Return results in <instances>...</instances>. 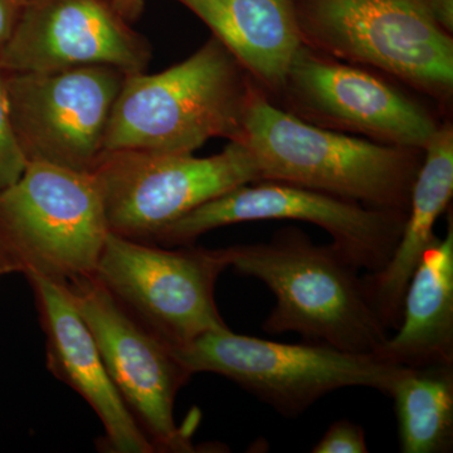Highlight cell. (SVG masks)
<instances>
[{"mask_svg":"<svg viewBox=\"0 0 453 453\" xmlns=\"http://www.w3.org/2000/svg\"><path fill=\"white\" fill-rule=\"evenodd\" d=\"M174 351L193 375H222L288 418L299 417L339 389L362 387L388 395L404 368L374 354L349 353L305 342H271L234 334L228 326L205 333Z\"/></svg>","mask_w":453,"mask_h":453,"instance_id":"5","label":"cell"},{"mask_svg":"<svg viewBox=\"0 0 453 453\" xmlns=\"http://www.w3.org/2000/svg\"><path fill=\"white\" fill-rule=\"evenodd\" d=\"M282 91L310 120L381 144L422 150L438 127L422 106L383 80L305 44L288 68Z\"/></svg>","mask_w":453,"mask_h":453,"instance_id":"13","label":"cell"},{"mask_svg":"<svg viewBox=\"0 0 453 453\" xmlns=\"http://www.w3.org/2000/svg\"><path fill=\"white\" fill-rule=\"evenodd\" d=\"M225 253L229 267L264 282L275 296L265 333H296L303 342L357 354H375L388 339L359 268L333 243L319 246L300 229L283 228L268 242L226 247Z\"/></svg>","mask_w":453,"mask_h":453,"instance_id":"1","label":"cell"},{"mask_svg":"<svg viewBox=\"0 0 453 453\" xmlns=\"http://www.w3.org/2000/svg\"><path fill=\"white\" fill-rule=\"evenodd\" d=\"M303 43L434 96L453 86V42L425 0H294Z\"/></svg>","mask_w":453,"mask_h":453,"instance_id":"6","label":"cell"},{"mask_svg":"<svg viewBox=\"0 0 453 453\" xmlns=\"http://www.w3.org/2000/svg\"><path fill=\"white\" fill-rule=\"evenodd\" d=\"M405 368L453 365V223L428 247L408 283L402 318L374 354Z\"/></svg>","mask_w":453,"mask_h":453,"instance_id":"17","label":"cell"},{"mask_svg":"<svg viewBox=\"0 0 453 453\" xmlns=\"http://www.w3.org/2000/svg\"><path fill=\"white\" fill-rule=\"evenodd\" d=\"M425 3L438 25L445 31L452 33L453 0H425Z\"/></svg>","mask_w":453,"mask_h":453,"instance_id":"22","label":"cell"},{"mask_svg":"<svg viewBox=\"0 0 453 453\" xmlns=\"http://www.w3.org/2000/svg\"><path fill=\"white\" fill-rule=\"evenodd\" d=\"M17 273L13 261L7 255V252L0 246V277L8 275V273Z\"/></svg>","mask_w":453,"mask_h":453,"instance_id":"24","label":"cell"},{"mask_svg":"<svg viewBox=\"0 0 453 453\" xmlns=\"http://www.w3.org/2000/svg\"><path fill=\"white\" fill-rule=\"evenodd\" d=\"M403 453H447L453 447V365L404 368L389 395Z\"/></svg>","mask_w":453,"mask_h":453,"instance_id":"18","label":"cell"},{"mask_svg":"<svg viewBox=\"0 0 453 453\" xmlns=\"http://www.w3.org/2000/svg\"><path fill=\"white\" fill-rule=\"evenodd\" d=\"M422 150L425 157L414 180L407 219L395 251L384 267L363 276L366 296L389 332L398 327L408 283L436 240L434 225L452 199V125L437 127Z\"/></svg>","mask_w":453,"mask_h":453,"instance_id":"15","label":"cell"},{"mask_svg":"<svg viewBox=\"0 0 453 453\" xmlns=\"http://www.w3.org/2000/svg\"><path fill=\"white\" fill-rule=\"evenodd\" d=\"M26 166L25 157L12 127L5 73L0 68V192L16 183Z\"/></svg>","mask_w":453,"mask_h":453,"instance_id":"19","label":"cell"},{"mask_svg":"<svg viewBox=\"0 0 453 453\" xmlns=\"http://www.w3.org/2000/svg\"><path fill=\"white\" fill-rule=\"evenodd\" d=\"M25 3L26 0H0V52L11 40Z\"/></svg>","mask_w":453,"mask_h":453,"instance_id":"21","label":"cell"},{"mask_svg":"<svg viewBox=\"0 0 453 453\" xmlns=\"http://www.w3.org/2000/svg\"><path fill=\"white\" fill-rule=\"evenodd\" d=\"M237 142L252 154L261 180L294 184L396 213L407 214L422 163L418 149L316 127L273 106L256 88Z\"/></svg>","mask_w":453,"mask_h":453,"instance_id":"2","label":"cell"},{"mask_svg":"<svg viewBox=\"0 0 453 453\" xmlns=\"http://www.w3.org/2000/svg\"><path fill=\"white\" fill-rule=\"evenodd\" d=\"M46 335L47 368L88 402L104 426L97 447L111 453H154L101 357L91 330L67 288L38 275L27 276Z\"/></svg>","mask_w":453,"mask_h":453,"instance_id":"14","label":"cell"},{"mask_svg":"<svg viewBox=\"0 0 453 453\" xmlns=\"http://www.w3.org/2000/svg\"><path fill=\"white\" fill-rule=\"evenodd\" d=\"M91 174L103 196L110 232L146 243L205 202L261 180L252 154L237 140L208 157L104 151Z\"/></svg>","mask_w":453,"mask_h":453,"instance_id":"8","label":"cell"},{"mask_svg":"<svg viewBox=\"0 0 453 453\" xmlns=\"http://www.w3.org/2000/svg\"><path fill=\"white\" fill-rule=\"evenodd\" d=\"M201 18L250 76L282 91L303 46L294 0H175Z\"/></svg>","mask_w":453,"mask_h":453,"instance_id":"16","label":"cell"},{"mask_svg":"<svg viewBox=\"0 0 453 453\" xmlns=\"http://www.w3.org/2000/svg\"><path fill=\"white\" fill-rule=\"evenodd\" d=\"M407 214L372 210L339 198L275 180L243 184L223 193L163 228L151 243L163 247L195 244L220 226L252 220L291 219L326 231L333 244L359 270H380L398 243Z\"/></svg>","mask_w":453,"mask_h":453,"instance_id":"9","label":"cell"},{"mask_svg":"<svg viewBox=\"0 0 453 453\" xmlns=\"http://www.w3.org/2000/svg\"><path fill=\"white\" fill-rule=\"evenodd\" d=\"M109 234L91 173L28 163L0 192V246L26 277L64 286L89 279Z\"/></svg>","mask_w":453,"mask_h":453,"instance_id":"4","label":"cell"},{"mask_svg":"<svg viewBox=\"0 0 453 453\" xmlns=\"http://www.w3.org/2000/svg\"><path fill=\"white\" fill-rule=\"evenodd\" d=\"M253 88L240 62L211 37L163 73L127 74L104 149L193 154L210 139L238 140Z\"/></svg>","mask_w":453,"mask_h":453,"instance_id":"3","label":"cell"},{"mask_svg":"<svg viewBox=\"0 0 453 453\" xmlns=\"http://www.w3.org/2000/svg\"><path fill=\"white\" fill-rule=\"evenodd\" d=\"M312 453H368L365 429L349 419L334 422L321 440L311 449Z\"/></svg>","mask_w":453,"mask_h":453,"instance_id":"20","label":"cell"},{"mask_svg":"<svg viewBox=\"0 0 453 453\" xmlns=\"http://www.w3.org/2000/svg\"><path fill=\"white\" fill-rule=\"evenodd\" d=\"M4 73L12 127L27 164L92 173L129 73L106 65Z\"/></svg>","mask_w":453,"mask_h":453,"instance_id":"10","label":"cell"},{"mask_svg":"<svg viewBox=\"0 0 453 453\" xmlns=\"http://www.w3.org/2000/svg\"><path fill=\"white\" fill-rule=\"evenodd\" d=\"M149 42L113 7L111 0H26L0 68L40 73L106 65L145 73Z\"/></svg>","mask_w":453,"mask_h":453,"instance_id":"12","label":"cell"},{"mask_svg":"<svg viewBox=\"0 0 453 453\" xmlns=\"http://www.w3.org/2000/svg\"><path fill=\"white\" fill-rule=\"evenodd\" d=\"M113 7L127 22L133 23L142 16L144 0H111Z\"/></svg>","mask_w":453,"mask_h":453,"instance_id":"23","label":"cell"},{"mask_svg":"<svg viewBox=\"0 0 453 453\" xmlns=\"http://www.w3.org/2000/svg\"><path fill=\"white\" fill-rule=\"evenodd\" d=\"M226 268L225 249H172L110 232L92 277L139 323L180 349L226 327L216 303Z\"/></svg>","mask_w":453,"mask_h":453,"instance_id":"7","label":"cell"},{"mask_svg":"<svg viewBox=\"0 0 453 453\" xmlns=\"http://www.w3.org/2000/svg\"><path fill=\"white\" fill-rule=\"evenodd\" d=\"M65 288L96 340L113 386L154 451L195 452L190 434L175 423V399L193 374L174 349L122 309L94 277Z\"/></svg>","mask_w":453,"mask_h":453,"instance_id":"11","label":"cell"}]
</instances>
